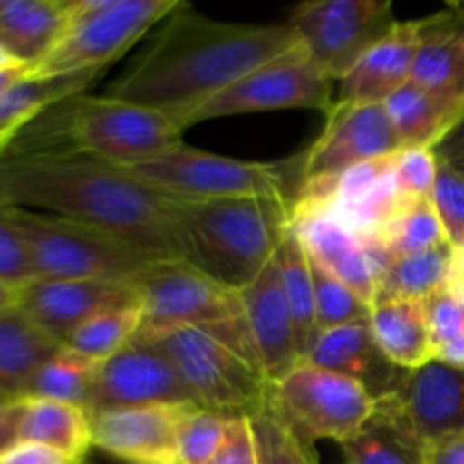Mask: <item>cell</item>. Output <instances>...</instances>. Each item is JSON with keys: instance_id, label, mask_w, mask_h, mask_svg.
I'll use <instances>...</instances> for the list:
<instances>
[{"instance_id": "6da1fadb", "label": "cell", "mask_w": 464, "mask_h": 464, "mask_svg": "<svg viewBox=\"0 0 464 464\" xmlns=\"http://www.w3.org/2000/svg\"><path fill=\"white\" fill-rule=\"evenodd\" d=\"M0 202L84 222L150 258H184L177 198L130 168L71 148H18L0 154Z\"/></svg>"}, {"instance_id": "7a4b0ae2", "label": "cell", "mask_w": 464, "mask_h": 464, "mask_svg": "<svg viewBox=\"0 0 464 464\" xmlns=\"http://www.w3.org/2000/svg\"><path fill=\"white\" fill-rule=\"evenodd\" d=\"M297 44L288 21H216L179 3L107 95L157 109L179 125L186 113Z\"/></svg>"}, {"instance_id": "3957f363", "label": "cell", "mask_w": 464, "mask_h": 464, "mask_svg": "<svg viewBox=\"0 0 464 464\" xmlns=\"http://www.w3.org/2000/svg\"><path fill=\"white\" fill-rule=\"evenodd\" d=\"M175 220L186 261L240 293L288 238L293 202L285 198H177Z\"/></svg>"}, {"instance_id": "277c9868", "label": "cell", "mask_w": 464, "mask_h": 464, "mask_svg": "<svg viewBox=\"0 0 464 464\" xmlns=\"http://www.w3.org/2000/svg\"><path fill=\"white\" fill-rule=\"evenodd\" d=\"M50 113L54 116L53 127L41 125L36 118L9 150L71 148L116 166L134 168L184 143V131L168 113L107 93L75 95L50 109Z\"/></svg>"}, {"instance_id": "5b68a950", "label": "cell", "mask_w": 464, "mask_h": 464, "mask_svg": "<svg viewBox=\"0 0 464 464\" xmlns=\"http://www.w3.org/2000/svg\"><path fill=\"white\" fill-rule=\"evenodd\" d=\"M157 344L198 408L225 417H254L270 403V379L258 362L243 317L213 329L136 335Z\"/></svg>"}, {"instance_id": "8992f818", "label": "cell", "mask_w": 464, "mask_h": 464, "mask_svg": "<svg viewBox=\"0 0 464 464\" xmlns=\"http://www.w3.org/2000/svg\"><path fill=\"white\" fill-rule=\"evenodd\" d=\"M181 0H68L63 30L34 75L102 72L161 25Z\"/></svg>"}, {"instance_id": "52a82bcc", "label": "cell", "mask_w": 464, "mask_h": 464, "mask_svg": "<svg viewBox=\"0 0 464 464\" xmlns=\"http://www.w3.org/2000/svg\"><path fill=\"white\" fill-rule=\"evenodd\" d=\"M12 208V218L41 279H98L134 284L150 258L118 236L50 213Z\"/></svg>"}, {"instance_id": "ba28073f", "label": "cell", "mask_w": 464, "mask_h": 464, "mask_svg": "<svg viewBox=\"0 0 464 464\" xmlns=\"http://www.w3.org/2000/svg\"><path fill=\"white\" fill-rule=\"evenodd\" d=\"M270 401L306 442L352 440L379 408V397L361 381L302 361L276 383Z\"/></svg>"}, {"instance_id": "9c48e42d", "label": "cell", "mask_w": 464, "mask_h": 464, "mask_svg": "<svg viewBox=\"0 0 464 464\" xmlns=\"http://www.w3.org/2000/svg\"><path fill=\"white\" fill-rule=\"evenodd\" d=\"M143 308L139 335L172 329H213L243 317V299L186 258H157L134 281Z\"/></svg>"}, {"instance_id": "30bf717a", "label": "cell", "mask_w": 464, "mask_h": 464, "mask_svg": "<svg viewBox=\"0 0 464 464\" xmlns=\"http://www.w3.org/2000/svg\"><path fill=\"white\" fill-rule=\"evenodd\" d=\"M139 179L179 199L285 198V166L243 161L177 145L170 152L130 168Z\"/></svg>"}, {"instance_id": "8fae6325", "label": "cell", "mask_w": 464, "mask_h": 464, "mask_svg": "<svg viewBox=\"0 0 464 464\" xmlns=\"http://www.w3.org/2000/svg\"><path fill=\"white\" fill-rule=\"evenodd\" d=\"M331 91L334 82L313 63L304 45L297 44L186 113L179 127L186 131L188 127L213 118L281 109H317L326 113L334 107Z\"/></svg>"}, {"instance_id": "7c38bea8", "label": "cell", "mask_w": 464, "mask_h": 464, "mask_svg": "<svg viewBox=\"0 0 464 464\" xmlns=\"http://www.w3.org/2000/svg\"><path fill=\"white\" fill-rule=\"evenodd\" d=\"M288 23L313 63L331 82H340L397 25V18L390 0H311L297 5Z\"/></svg>"}, {"instance_id": "4fadbf2b", "label": "cell", "mask_w": 464, "mask_h": 464, "mask_svg": "<svg viewBox=\"0 0 464 464\" xmlns=\"http://www.w3.org/2000/svg\"><path fill=\"white\" fill-rule=\"evenodd\" d=\"M401 150L385 104L338 100L308 152L299 157V184L331 179L361 163L388 159Z\"/></svg>"}, {"instance_id": "5bb4252c", "label": "cell", "mask_w": 464, "mask_h": 464, "mask_svg": "<svg viewBox=\"0 0 464 464\" xmlns=\"http://www.w3.org/2000/svg\"><path fill=\"white\" fill-rule=\"evenodd\" d=\"M181 403H193V399L172 362L157 344L136 338L122 352L100 365L86 411L93 415L113 408L181 406Z\"/></svg>"}, {"instance_id": "9a60e30c", "label": "cell", "mask_w": 464, "mask_h": 464, "mask_svg": "<svg viewBox=\"0 0 464 464\" xmlns=\"http://www.w3.org/2000/svg\"><path fill=\"white\" fill-rule=\"evenodd\" d=\"M293 231L315 266L374 306L390 261L374 238L356 234L326 213H293Z\"/></svg>"}, {"instance_id": "2e32d148", "label": "cell", "mask_w": 464, "mask_h": 464, "mask_svg": "<svg viewBox=\"0 0 464 464\" xmlns=\"http://www.w3.org/2000/svg\"><path fill=\"white\" fill-rule=\"evenodd\" d=\"M16 306L63 344L77 326L98 313L121 306H140V304L134 284L36 276L25 288L18 290Z\"/></svg>"}, {"instance_id": "e0dca14e", "label": "cell", "mask_w": 464, "mask_h": 464, "mask_svg": "<svg viewBox=\"0 0 464 464\" xmlns=\"http://www.w3.org/2000/svg\"><path fill=\"white\" fill-rule=\"evenodd\" d=\"M193 403L93 412V449L127 464H179L177 433Z\"/></svg>"}, {"instance_id": "ac0fdd59", "label": "cell", "mask_w": 464, "mask_h": 464, "mask_svg": "<svg viewBox=\"0 0 464 464\" xmlns=\"http://www.w3.org/2000/svg\"><path fill=\"white\" fill-rule=\"evenodd\" d=\"M240 299L243 320L258 362L270 383H276L297 362H302L293 313L281 281L279 254L263 267L261 275L247 288L240 290Z\"/></svg>"}, {"instance_id": "d6986e66", "label": "cell", "mask_w": 464, "mask_h": 464, "mask_svg": "<svg viewBox=\"0 0 464 464\" xmlns=\"http://www.w3.org/2000/svg\"><path fill=\"white\" fill-rule=\"evenodd\" d=\"M403 417L424 442L444 435H464V370L433 361L392 392Z\"/></svg>"}, {"instance_id": "ffe728a7", "label": "cell", "mask_w": 464, "mask_h": 464, "mask_svg": "<svg viewBox=\"0 0 464 464\" xmlns=\"http://www.w3.org/2000/svg\"><path fill=\"white\" fill-rule=\"evenodd\" d=\"M304 361L361 381L372 390L374 397L397 392L401 381L406 379V376L401 381L397 379V372L401 370H397L376 344L374 334L370 329V317L329 331H320Z\"/></svg>"}, {"instance_id": "44dd1931", "label": "cell", "mask_w": 464, "mask_h": 464, "mask_svg": "<svg viewBox=\"0 0 464 464\" xmlns=\"http://www.w3.org/2000/svg\"><path fill=\"white\" fill-rule=\"evenodd\" d=\"M421 21H397V25L340 80V98L344 102L383 104L394 91L411 82L420 48Z\"/></svg>"}, {"instance_id": "7402d4cb", "label": "cell", "mask_w": 464, "mask_h": 464, "mask_svg": "<svg viewBox=\"0 0 464 464\" xmlns=\"http://www.w3.org/2000/svg\"><path fill=\"white\" fill-rule=\"evenodd\" d=\"M420 48L411 82L426 91L464 100V3L420 18Z\"/></svg>"}, {"instance_id": "603a6c76", "label": "cell", "mask_w": 464, "mask_h": 464, "mask_svg": "<svg viewBox=\"0 0 464 464\" xmlns=\"http://www.w3.org/2000/svg\"><path fill=\"white\" fill-rule=\"evenodd\" d=\"M385 111L403 148L438 150L464 122V100L408 82L385 100Z\"/></svg>"}, {"instance_id": "cb8c5ba5", "label": "cell", "mask_w": 464, "mask_h": 464, "mask_svg": "<svg viewBox=\"0 0 464 464\" xmlns=\"http://www.w3.org/2000/svg\"><path fill=\"white\" fill-rule=\"evenodd\" d=\"M370 329L383 356L401 372H417L435 361L426 302L379 299L370 311Z\"/></svg>"}, {"instance_id": "d4e9b609", "label": "cell", "mask_w": 464, "mask_h": 464, "mask_svg": "<svg viewBox=\"0 0 464 464\" xmlns=\"http://www.w3.org/2000/svg\"><path fill=\"white\" fill-rule=\"evenodd\" d=\"M62 347L16 304L0 308V397L21 399L32 376Z\"/></svg>"}, {"instance_id": "484cf974", "label": "cell", "mask_w": 464, "mask_h": 464, "mask_svg": "<svg viewBox=\"0 0 464 464\" xmlns=\"http://www.w3.org/2000/svg\"><path fill=\"white\" fill-rule=\"evenodd\" d=\"M340 447L347 464H426V442L408 424L392 394L379 397L374 417Z\"/></svg>"}, {"instance_id": "4316f807", "label": "cell", "mask_w": 464, "mask_h": 464, "mask_svg": "<svg viewBox=\"0 0 464 464\" xmlns=\"http://www.w3.org/2000/svg\"><path fill=\"white\" fill-rule=\"evenodd\" d=\"M68 0H0V44L34 71L63 30Z\"/></svg>"}, {"instance_id": "83f0119b", "label": "cell", "mask_w": 464, "mask_h": 464, "mask_svg": "<svg viewBox=\"0 0 464 464\" xmlns=\"http://www.w3.org/2000/svg\"><path fill=\"white\" fill-rule=\"evenodd\" d=\"M18 442L41 444L82 464L89 449H93L89 411L50 399H21Z\"/></svg>"}, {"instance_id": "f1b7e54d", "label": "cell", "mask_w": 464, "mask_h": 464, "mask_svg": "<svg viewBox=\"0 0 464 464\" xmlns=\"http://www.w3.org/2000/svg\"><path fill=\"white\" fill-rule=\"evenodd\" d=\"M100 72H77V75L44 77L30 75L0 95V154L12 148L14 140L36 121L62 104L63 100L82 95L95 82Z\"/></svg>"}, {"instance_id": "f546056e", "label": "cell", "mask_w": 464, "mask_h": 464, "mask_svg": "<svg viewBox=\"0 0 464 464\" xmlns=\"http://www.w3.org/2000/svg\"><path fill=\"white\" fill-rule=\"evenodd\" d=\"M456 247L429 249L403 258H390L379 285V299H417L426 302L433 295L447 290ZM376 299V302H379Z\"/></svg>"}, {"instance_id": "4dcf8cb0", "label": "cell", "mask_w": 464, "mask_h": 464, "mask_svg": "<svg viewBox=\"0 0 464 464\" xmlns=\"http://www.w3.org/2000/svg\"><path fill=\"white\" fill-rule=\"evenodd\" d=\"M102 362L62 347L39 367L21 399H50L86 408Z\"/></svg>"}, {"instance_id": "1f68e13d", "label": "cell", "mask_w": 464, "mask_h": 464, "mask_svg": "<svg viewBox=\"0 0 464 464\" xmlns=\"http://www.w3.org/2000/svg\"><path fill=\"white\" fill-rule=\"evenodd\" d=\"M279 267L281 281H284V293L285 299H288L290 313H293L295 331H297L299 352H302L304 361L317 335L315 281H313L311 258L304 252L302 243H299L293 229H290L288 238L284 240L279 249Z\"/></svg>"}, {"instance_id": "d6a6232c", "label": "cell", "mask_w": 464, "mask_h": 464, "mask_svg": "<svg viewBox=\"0 0 464 464\" xmlns=\"http://www.w3.org/2000/svg\"><path fill=\"white\" fill-rule=\"evenodd\" d=\"M372 238L388 258L412 256L449 243L430 199L408 202Z\"/></svg>"}, {"instance_id": "836d02e7", "label": "cell", "mask_w": 464, "mask_h": 464, "mask_svg": "<svg viewBox=\"0 0 464 464\" xmlns=\"http://www.w3.org/2000/svg\"><path fill=\"white\" fill-rule=\"evenodd\" d=\"M143 329V308L121 306L98 313L77 326L63 347L104 362L127 347Z\"/></svg>"}, {"instance_id": "e575fe53", "label": "cell", "mask_w": 464, "mask_h": 464, "mask_svg": "<svg viewBox=\"0 0 464 464\" xmlns=\"http://www.w3.org/2000/svg\"><path fill=\"white\" fill-rule=\"evenodd\" d=\"M256 438L258 464H320L311 442L302 438L279 411L267 403L263 411L249 417Z\"/></svg>"}, {"instance_id": "d590c367", "label": "cell", "mask_w": 464, "mask_h": 464, "mask_svg": "<svg viewBox=\"0 0 464 464\" xmlns=\"http://www.w3.org/2000/svg\"><path fill=\"white\" fill-rule=\"evenodd\" d=\"M313 263V261H311ZM313 281H315V324L320 331L335 329V326L352 324L370 317L372 306L362 297H358L347 284L335 279L326 270L313 263Z\"/></svg>"}, {"instance_id": "8d00e7d4", "label": "cell", "mask_w": 464, "mask_h": 464, "mask_svg": "<svg viewBox=\"0 0 464 464\" xmlns=\"http://www.w3.org/2000/svg\"><path fill=\"white\" fill-rule=\"evenodd\" d=\"M231 417L207 408L193 406L184 415L177 433V460L179 464H207L227 438Z\"/></svg>"}, {"instance_id": "74e56055", "label": "cell", "mask_w": 464, "mask_h": 464, "mask_svg": "<svg viewBox=\"0 0 464 464\" xmlns=\"http://www.w3.org/2000/svg\"><path fill=\"white\" fill-rule=\"evenodd\" d=\"M440 159V157H438ZM435 213L440 218L449 245L456 249L464 247V177L453 170L447 161L440 159L438 177L430 193Z\"/></svg>"}, {"instance_id": "f35d334b", "label": "cell", "mask_w": 464, "mask_h": 464, "mask_svg": "<svg viewBox=\"0 0 464 464\" xmlns=\"http://www.w3.org/2000/svg\"><path fill=\"white\" fill-rule=\"evenodd\" d=\"M34 279V266L12 218V208L0 202V285L18 293Z\"/></svg>"}, {"instance_id": "ab89813d", "label": "cell", "mask_w": 464, "mask_h": 464, "mask_svg": "<svg viewBox=\"0 0 464 464\" xmlns=\"http://www.w3.org/2000/svg\"><path fill=\"white\" fill-rule=\"evenodd\" d=\"M438 152L424 148H403L394 154V177L408 199H430L438 177Z\"/></svg>"}, {"instance_id": "60d3db41", "label": "cell", "mask_w": 464, "mask_h": 464, "mask_svg": "<svg viewBox=\"0 0 464 464\" xmlns=\"http://www.w3.org/2000/svg\"><path fill=\"white\" fill-rule=\"evenodd\" d=\"M426 311H429L435 358H438V353L444 347H449L464 335V304L458 302L451 293L442 290V293L426 299Z\"/></svg>"}, {"instance_id": "b9f144b4", "label": "cell", "mask_w": 464, "mask_h": 464, "mask_svg": "<svg viewBox=\"0 0 464 464\" xmlns=\"http://www.w3.org/2000/svg\"><path fill=\"white\" fill-rule=\"evenodd\" d=\"M207 464H258L256 438L249 417H231L225 442Z\"/></svg>"}, {"instance_id": "7bdbcfd3", "label": "cell", "mask_w": 464, "mask_h": 464, "mask_svg": "<svg viewBox=\"0 0 464 464\" xmlns=\"http://www.w3.org/2000/svg\"><path fill=\"white\" fill-rule=\"evenodd\" d=\"M0 464H75L62 453L48 447L30 442H18L5 453H0Z\"/></svg>"}, {"instance_id": "ee69618b", "label": "cell", "mask_w": 464, "mask_h": 464, "mask_svg": "<svg viewBox=\"0 0 464 464\" xmlns=\"http://www.w3.org/2000/svg\"><path fill=\"white\" fill-rule=\"evenodd\" d=\"M426 464H464V435H444L426 442Z\"/></svg>"}, {"instance_id": "f6af8a7d", "label": "cell", "mask_w": 464, "mask_h": 464, "mask_svg": "<svg viewBox=\"0 0 464 464\" xmlns=\"http://www.w3.org/2000/svg\"><path fill=\"white\" fill-rule=\"evenodd\" d=\"M18 420H21V399L0 401V453L18 444Z\"/></svg>"}, {"instance_id": "bcb514c9", "label": "cell", "mask_w": 464, "mask_h": 464, "mask_svg": "<svg viewBox=\"0 0 464 464\" xmlns=\"http://www.w3.org/2000/svg\"><path fill=\"white\" fill-rule=\"evenodd\" d=\"M435 152L442 161H447L453 170H458L464 177V122Z\"/></svg>"}, {"instance_id": "7dc6e473", "label": "cell", "mask_w": 464, "mask_h": 464, "mask_svg": "<svg viewBox=\"0 0 464 464\" xmlns=\"http://www.w3.org/2000/svg\"><path fill=\"white\" fill-rule=\"evenodd\" d=\"M447 293H451L458 302L464 304V247L456 249L451 263V275L447 281Z\"/></svg>"}, {"instance_id": "c3c4849f", "label": "cell", "mask_w": 464, "mask_h": 464, "mask_svg": "<svg viewBox=\"0 0 464 464\" xmlns=\"http://www.w3.org/2000/svg\"><path fill=\"white\" fill-rule=\"evenodd\" d=\"M25 75H30V68L21 66V63H16V66L0 71V95L7 93V91L12 89L14 84H18V82H21Z\"/></svg>"}, {"instance_id": "681fc988", "label": "cell", "mask_w": 464, "mask_h": 464, "mask_svg": "<svg viewBox=\"0 0 464 464\" xmlns=\"http://www.w3.org/2000/svg\"><path fill=\"white\" fill-rule=\"evenodd\" d=\"M12 304H16V293L5 288V285H0V308H7L12 306Z\"/></svg>"}, {"instance_id": "f907efd6", "label": "cell", "mask_w": 464, "mask_h": 464, "mask_svg": "<svg viewBox=\"0 0 464 464\" xmlns=\"http://www.w3.org/2000/svg\"><path fill=\"white\" fill-rule=\"evenodd\" d=\"M16 59L12 57V54L7 53V48H5L3 44H0V71H5V68H12V66H16ZM23 66V63H21Z\"/></svg>"}, {"instance_id": "816d5d0a", "label": "cell", "mask_w": 464, "mask_h": 464, "mask_svg": "<svg viewBox=\"0 0 464 464\" xmlns=\"http://www.w3.org/2000/svg\"><path fill=\"white\" fill-rule=\"evenodd\" d=\"M0 401H5V399H3V397H0Z\"/></svg>"}, {"instance_id": "f5cc1de1", "label": "cell", "mask_w": 464, "mask_h": 464, "mask_svg": "<svg viewBox=\"0 0 464 464\" xmlns=\"http://www.w3.org/2000/svg\"><path fill=\"white\" fill-rule=\"evenodd\" d=\"M82 464H84V462H82Z\"/></svg>"}]
</instances>
